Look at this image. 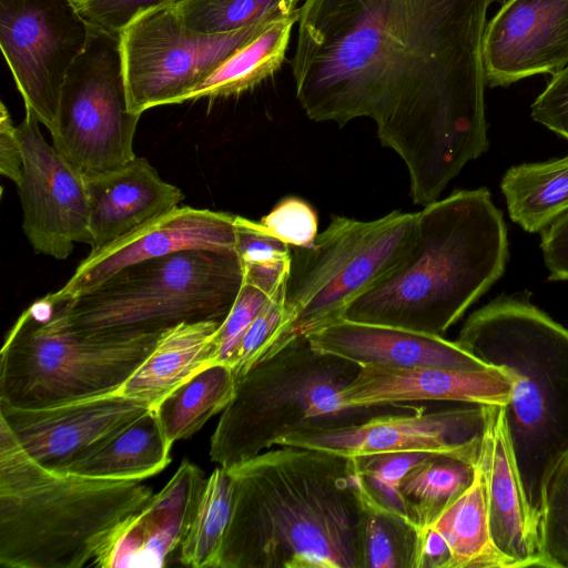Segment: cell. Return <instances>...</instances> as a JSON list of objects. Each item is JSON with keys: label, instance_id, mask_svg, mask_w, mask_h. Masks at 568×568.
Instances as JSON below:
<instances>
[{"label": "cell", "instance_id": "1", "mask_svg": "<svg viewBox=\"0 0 568 568\" xmlns=\"http://www.w3.org/2000/svg\"><path fill=\"white\" fill-rule=\"evenodd\" d=\"M506 0H305L291 67L315 122L372 119L427 205L488 149L483 41Z\"/></svg>", "mask_w": 568, "mask_h": 568}, {"label": "cell", "instance_id": "2", "mask_svg": "<svg viewBox=\"0 0 568 568\" xmlns=\"http://www.w3.org/2000/svg\"><path fill=\"white\" fill-rule=\"evenodd\" d=\"M227 469L232 514L216 568H357L355 458L280 446Z\"/></svg>", "mask_w": 568, "mask_h": 568}, {"label": "cell", "instance_id": "3", "mask_svg": "<svg viewBox=\"0 0 568 568\" xmlns=\"http://www.w3.org/2000/svg\"><path fill=\"white\" fill-rule=\"evenodd\" d=\"M508 237L486 187L455 191L418 212L415 243L342 320L439 335L505 272Z\"/></svg>", "mask_w": 568, "mask_h": 568}, {"label": "cell", "instance_id": "4", "mask_svg": "<svg viewBox=\"0 0 568 568\" xmlns=\"http://www.w3.org/2000/svg\"><path fill=\"white\" fill-rule=\"evenodd\" d=\"M456 342L515 375L503 415L539 549L547 488L568 457V328L524 296H500L470 314Z\"/></svg>", "mask_w": 568, "mask_h": 568}, {"label": "cell", "instance_id": "5", "mask_svg": "<svg viewBox=\"0 0 568 568\" xmlns=\"http://www.w3.org/2000/svg\"><path fill=\"white\" fill-rule=\"evenodd\" d=\"M142 480H112L48 468L0 420V565L82 568L153 496Z\"/></svg>", "mask_w": 568, "mask_h": 568}, {"label": "cell", "instance_id": "6", "mask_svg": "<svg viewBox=\"0 0 568 568\" xmlns=\"http://www.w3.org/2000/svg\"><path fill=\"white\" fill-rule=\"evenodd\" d=\"M357 364L316 351L306 336L255 363L237 382L211 437L210 457L224 468L242 464L294 433L355 425L373 416L412 409L396 404L346 407L342 393Z\"/></svg>", "mask_w": 568, "mask_h": 568}, {"label": "cell", "instance_id": "7", "mask_svg": "<svg viewBox=\"0 0 568 568\" xmlns=\"http://www.w3.org/2000/svg\"><path fill=\"white\" fill-rule=\"evenodd\" d=\"M243 280L236 251L184 250L126 266L71 300L47 297L79 335L132 338L184 322L222 323Z\"/></svg>", "mask_w": 568, "mask_h": 568}, {"label": "cell", "instance_id": "8", "mask_svg": "<svg viewBox=\"0 0 568 568\" xmlns=\"http://www.w3.org/2000/svg\"><path fill=\"white\" fill-rule=\"evenodd\" d=\"M159 335L92 338L70 331L42 297L8 332L0 353V404L44 408L116 393Z\"/></svg>", "mask_w": 568, "mask_h": 568}, {"label": "cell", "instance_id": "9", "mask_svg": "<svg viewBox=\"0 0 568 568\" xmlns=\"http://www.w3.org/2000/svg\"><path fill=\"white\" fill-rule=\"evenodd\" d=\"M417 229L418 212L393 211L373 221L333 216L311 246L291 247L285 290L287 322L261 359L296 337L342 320L352 301L406 258Z\"/></svg>", "mask_w": 568, "mask_h": 568}, {"label": "cell", "instance_id": "10", "mask_svg": "<svg viewBox=\"0 0 568 568\" xmlns=\"http://www.w3.org/2000/svg\"><path fill=\"white\" fill-rule=\"evenodd\" d=\"M140 116L129 109L120 33L91 24L61 90L53 148L84 179L105 174L136 156Z\"/></svg>", "mask_w": 568, "mask_h": 568}, {"label": "cell", "instance_id": "11", "mask_svg": "<svg viewBox=\"0 0 568 568\" xmlns=\"http://www.w3.org/2000/svg\"><path fill=\"white\" fill-rule=\"evenodd\" d=\"M277 20L203 34L183 23L174 4L140 14L120 33L130 111L142 114L154 106L187 101L216 68Z\"/></svg>", "mask_w": 568, "mask_h": 568}, {"label": "cell", "instance_id": "12", "mask_svg": "<svg viewBox=\"0 0 568 568\" xmlns=\"http://www.w3.org/2000/svg\"><path fill=\"white\" fill-rule=\"evenodd\" d=\"M90 22L75 0H0V45L16 85L49 132L69 70L84 51Z\"/></svg>", "mask_w": 568, "mask_h": 568}, {"label": "cell", "instance_id": "13", "mask_svg": "<svg viewBox=\"0 0 568 568\" xmlns=\"http://www.w3.org/2000/svg\"><path fill=\"white\" fill-rule=\"evenodd\" d=\"M426 406L373 416L355 425L308 429L275 442L277 446L317 449L343 457L387 453H423L477 464L490 406H462L427 412Z\"/></svg>", "mask_w": 568, "mask_h": 568}, {"label": "cell", "instance_id": "14", "mask_svg": "<svg viewBox=\"0 0 568 568\" xmlns=\"http://www.w3.org/2000/svg\"><path fill=\"white\" fill-rule=\"evenodd\" d=\"M36 114L26 108L17 126L23 164L17 185L23 232L34 252L67 258L74 243L91 244L85 179L44 140Z\"/></svg>", "mask_w": 568, "mask_h": 568}, {"label": "cell", "instance_id": "15", "mask_svg": "<svg viewBox=\"0 0 568 568\" xmlns=\"http://www.w3.org/2000/svg\"><path fill=\"white\" fill-rule=\"evenodd\" d=\"M151 408L146 403L112 393L44 408L0 404V420L30 457L62 470Z\"/></svg>", "mask_w": 568, "mask_h": 568}, {"label": "cell", "instance_id": "16", "mask_svg": "<svg viewBox=\"0 0 568 568\" xmlns=\"http://www.w3.org/2000/svg\"><path fill=\"white\" fill-rule=\"evenodd\" d=\"M235 216L207 209L176 206L108 247L89 254L65 285L49 296L53 301L71 300L126 266L179 251H236Z\"/></svg>", "mask_w": 568, "mask_h": 568}, {"label": "cell", "instance_id": "17", "mask_svg": "<svg viewBox=\"0 0 568 568\" xmlns=\"http://www.w3.org/2000/svg\"><path fill=\"white\" fill-rule=\"evenodd\" d=\"M486 85L508 87L568 65V0H506L483 41Z\"/></svg>", "mask_w": 568, "mask_h": 568}, {"label": "cell", "instance_id": "18", "mask_svg": "<svg viewBox=\"0 0 568 568\" xmlns=\"http://www.w3.org/2000/svg\"><path fill=\"white\" fill-rule=\"evenodd\" d=\"M514 386L515 375L494 365L478 371L365 365L343 390L342 402L346 407L428 400L505 406Z\"/></svg>", "mask_w": 568, "mask_h": 568}, {"label": "cell", "instance_id": "19", "mask_svg": "<svg viewBox=\"0 0 568 568\" xmlns=\"http://www.w3.org/2000/svg\"><path fill=\"white\" fill-rule=\"evenodd\" d=\"M206 480L199 466L184 459L165 486L123 524L93 567H165L178 559Z\"/></svg>", "mask_w": 568, "mask_h": 568}, {"label": "cell", "instance_id": "20", "mask_svg": "<svg viewBox=\"0 0 568 568\" xmlns=\"http://www.w3.org/2000/svg\"><path fill=\"white\" fill-rule=\"evenodd\" d=\"M316 351L358 366L478 371L484 363L456 341L388 325L339 320L306 335Z\"/></svg>", "mask_w": 568, "mask_h": 568}, {"label": "cell", "instance_id": "21", "mask_svg": "<svg viewBox=\"0 0 568 568\" xmlns=\"http://www.w3.org/2000/svg\"><path fill=\"white\" fill-rule=\"evenodd\" d=\"M91 252L97 253L141 225L175 209L182 191L161 179L144 158L85 179Z\"/></svg>", "mask_w": 568, "mask_h": 568}, {"label": "cell", "instance_id": "22", "mask_svg": "<svg viewBox=\"0 0 568 568\" xmlns=\"http://www.w3.org/2000/svg\"><path fill=\"white\" fill-rule=\"evenodd\" d=\"M480 463L486 477L489 528L495 547L509 561L510 568L541 567L503 406H490Z\"/></svg>", "mask_w": 568, "mask_h": 568}, {"label": "cell", "instance_id": "23", "mask_svg": "<svg viewBox=\"0 0 568 568\" xmlns=\"http://www.w3.org/2000/svg\"><path fill=\"white\" fill-rule=\"evenodd\" d=\"M217 321L184 322L166 329L144 363L116 392L154 408L165 396L214 363Z\"/></svg>", "mask_w": 568, "mask_h": 568}, {"label": "cell", "instance_id": "24", "mask_svg": "<svg viewBox=\"0 0 568 568\" xmlns=\"http://www.w3.org/2000/svg\"><path fill=\"white\" fill-rule=\"evenodd\" d=\"M166 439L155 409L105 438L59 471L112 480H143L171 462Z\"/></svg>", "mask_w": 568, "mask_h": 568}, {"label": "cell", "instance_id": "25", "mask_svg": "<svg viewBox=\"0 0 568 568\" xmlns=\"http://www.w3.org/2000/svg\"><path fill=\"white\" fill-rule=\"evenodd\" d=\"M429 527L447 544L448 568H510L491 539L486 477L480 458L471 485Z\"/></svg>", "mask_w": 568, "mask_h": 568}, {"label": "cell", "instance_id": "26", "mask_svg": "<svg viewBox=\"0 0 568 568\" xmlns=\"http://www.w3.org/2000/svg\"><path fill=\"white\" fill-rule=\"evenodd\" d=\"M500 189L511 221L529 233L541 232L568 211V154L509 168Z\"/></svg>", "mask_w": 568, "mask_h": 568}, {"label": "cell", "instance_id": "27", "mask_svg": "<svg viewBox=\"0 0 568 568\" xmlns=\"http://www.w3.org/2000/svg\"><path fill=\"white\" fill-rule=\"evenodd\" d=\"M358 503L357 568H418L419 529L377 500L362 475Z\"/></svg>", "mask_w": 568, "mask_h": 568}, {"label": "cell", "instance_id": "28", "mask_svg": "<svg viewBox=\"0 0 568 568\" xmlns=\"http://www.w3.org/2000/svg\"><path fill=\"white\" fill-rule=\"evenodd\" d=\"M236 377L230 365L213 363L165 396L155 407L162 430L171 445L187 439L230 404Z\"/></svg>", "mask_w": 568, "mask_h": 568}, {"label": "cell", "instance_id": "29", "mask_svg": "<svg viewBox=\"0 0 568 568\" xmlns=\"http://www.w3.org/2000/svg\"><path fill=\"white\" fill-rule=\"evenodd\" d=\"M298 9L273 22L261 36L236 51L216 68L187 97V101L243 93L280 69L290 42Z\"/></svg>", "mask_w": 568, "mask_h": 568}, {"label": "cell", "instance_id": "30", "mask_svg": "<svg viewBox=\"0 0 568 568\" xmlns=\"http://www.w3.org/2000/svg\"><path fill=\"white\" fill-rule=\"evenodd\" d=\"M477 464L430 455L405 475L400 493L408 517L419 530L434 523L468 489Z\"/></svg>", "mask_w": 568, "mask_h": 568}, {"label": "cell", "instance_id": "31", "mask_svg": "<svg viewBox=\"0 0 568 568\" xmlns=\"http://www.w3.org/2000/svg\"><path fill=\"white\" fill-rule=\"evenodd\" d=\"M233 484L227 468L216 467L206 480L194 520L179 551L187 567L216 568L231 519Z\"/></svg>", "mask_w": 568, "mask_h": 568}, {"label": "cell", "instance_id": "32", "mask_svg": "<svg viewBox=\"0 0 568 568\" xmlns=\"http://www.w3.org/2000/svg\"><path fill=\"white\" fill-rule=\"evenodd\" d=\"M300 0H179L174 3L183 23L203 34L237 31L267 19H281Z\"/></svg>", "mask_w": 568, "mask_h": 568}, {"label": "cell", "instance_id": "33", "mask_svg": "<svg viewBox=\"0 0 568 568\" xmlns=\"http://www.w3.org/2000/svg\"><path fill=\"white\" fill-rule=\"evenodd\" d=\"M544 568H568V457L557 467L546 494L539 530Z\"/></svg>", "mask_w": 568, "mask_h": 568}, {"label": "cell", "instance_id": "34", "mask_svg": "<svg viewBox=\"0 0 568 568\" xmlns=\"http://www.w3.org/2000/svg\"><path fill=\"white\" fill-rule=\"evenodd\" d=\"M429 456L430 454L423 453H387L353 458L356 459L357 469L374 497L386 507L409 518L400 484L415 465Z\"/></svg>", "mask_w": 568, "mask_h": 568}, {"label": "cell", "instance_id": "35", "mask_svg": "<svg viewBox=\"0 0 568 568\" xmlns=\"http://www.w3.org/2000/svg\"><path fill=\"white\" fill-rule=\"evenodd\" d=\"M285 290L270 298L233 353L229 365L236 382L265 355L283 331L287 322Z\"/></svg>", "mask_w": 568, "mask_h": 568}, {"label": "cell", "instance_id": "36", "mask_svg": "<svg viewBox=\"0 0 568 568\" xmlns=\"http://www.w3.org/2000/svg\"><path fill=\"white\" fill-rule=\"evenodd\" d=\"M260 223L291 247H308L318 234L316 212L307 202L294 196L281 200Z\"/></svg>", "mask_w": 568, "mask_h": 568}, {"label": "cell", "instance_id": "37", "mask_svg": "<svg viewBox=\"0 0 568 568\" xmlns=\"http://www.w3.org/2000/svg\"><path fill=\"white\" fill-rule=\"evenodd\" d=\"M270 298L257 287L243 283L235 302L215 335L214 363L229 365L247 328Z\"/></svg>", "mask_w": 568, "mask_h": 568}, {"label": "cell", "instance_id": "38", "mask_svg": "<svg viewBox=\"0 0 568 568\" xmlns=\"http://www.w3.org/2000/svg\"><path fill=\"white\" fill-rule=\"evenodd\" d=\"M235 250L243 271L268 266L292 257V248L270 234L260 222L235 216Z\"/></svg>", "mask_w": 568, "mask_h": 568}, {"label": "cell", "instance_id": "39", "mask_svg": "<svg viewBox=\"0 0 568 568\" xmlns=\"http://www.w3.org/2000/svg\"><path fill=\"white\" fill-rule=\"evenodd\" d=\"M83 17L93 26L121 33L140 14L179 0H75Z\"/></svg>", "mask_w": 568, "mask_h": 568}, {"label": "cell", "instance_id": "40", "mask_svg": "<svg viewBox=\"0 0 568 568\" xmlns=\"http://www.w3.org/2000/svg\"><path fill=\"white\" fill-rule=\"evenodd\" d=\"M531 118L568 141V65L554 74L536 98Z\"/></svg>", "mask_w": 568, "mask_h": 568}, {"label": "cell", "instance_id": "41", "mask_svg": "<svg viewBox=\"0 0 568 568\" xmlns=\"http://www.w3.org/2000/svg\"><path fill=\"white\" fill-rule=\"evenodd\" d=\"M540 247L550 281H568V211L541 231Z\"/></svg>", "mask_w": 568, "mask_h": 568}, {"label": "cell", "instance_id": "42", "mask_svg": "<svg viewBox=\"0 0 568 568\" xmlns=\"http://www.w3.org/2000/svg\"><path fill=\"white\" fill-rule=\"evenodd\" d=\"M22 151L10 113L1 103L0 108V173L17 185L22 176Z\"/></svg>", "mask_w": 568, "mask_h": 568}, {"label": "cell", "instance_id": "43", "mask_svg": "<svg viewBox=\"0 0 568 568\" xmlns=\"http://www.w3.org/2000/svg\"><path fill=\"white\" fill-rule=\"evenodd\" d=\"M449 549L442 535L427 526L419 530L418 568H448Z\"/></svg>", "mask_w": 568, "mask_h": 568}]
</instances>
